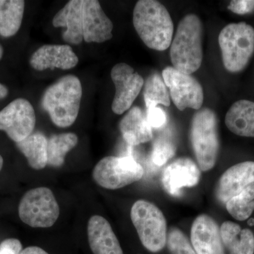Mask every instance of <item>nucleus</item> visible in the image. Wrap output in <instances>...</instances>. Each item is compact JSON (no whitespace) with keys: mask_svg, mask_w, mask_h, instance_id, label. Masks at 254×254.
Segmentation results:
<instances>
[{"mask_svg":"<svg viewBox=\"0 0 254 254\" xmlns=\"http://www.w3.org/2000/svg\"><path fill=\"white\" fill-rule=\"evenodd\" d=\"M133 23L145 46L164 51L171 46L174 23L163 4L155 0H139L133 9Z\"/></svg>","mask_w":254,"mask_h":254,"instance_id":"nucleus-1","label":"nucleus"},{"mask_svg":"<svg viewBox=\"0 0 254 254\" xmlns=\"http://www.w3.org/2000/svg\"><path fill=\"white\" fill-rule=\"evenodd\" d=\"M203 23L198 16L189 14L177 26L170 47L173 67L187 74L198 71L203 62Z\"/></svg>","mask_w":254,"mask_h":254,"instance_id":"nucleus-2","label":"nucleus"},{"mask_svg":"<svg viewBox=\"0 0 254 254\" xmlns=\"http://www.w3.org/2000/svg\"><path fill=\"white\" fill-rule=\"evenodd\" d=\"M82 94L78 78L66 75L47 88L42 97V107L56 126L68 127L77 119Z\"/></svg>","mask_w":254,"mask_h":254,"instance_id":"nucleus-3","label":"nucleus"},{"mask_svg":"<svg viewBox=\"0 0 254 254\" xmlns=\"http://www.w3.org/2000/svg\"><path fill=\"white\" fill-rule=\"evenodd\" d=\"M190 140L200 170L207 172L213 169L220 150L218 120L213 110L205 108L194 114L190 124Z\"/></svg>","mask_w":254,"mask_h":254,"instance_id":"nucleus-4","label":"nucleus"},{"mask_svg":"<svg viewBox=\"0 0 254 254\" xmlns=\"http://www.w3.org/2000/svg\"><path fill=\"white\" fill-rule=\"evenodd\" d=\"M218 43L225 69L240 72L254 53V28L245 22L230 23L220 32Z\"/></svg>","mask_w":254,"mask_h":254,"instance_id":"nucleus-5","label":"nucleus"},{"mask_svg":"<svg viewBox=\"0 0 254 254\" xmlns=\"http://www.w3.org/2000/svg\"><path fill=\"white\" fill-rule=\"evenodd\" d=\"M131 221L143 247L158 253L166 246L167 222L163 212L148 200H138L131 209Z\"/></svg>","mask_w":254,"mask_h":254,"instance_id":"nucleus-6","label":"nucleus"},{"mask_svg":"<svg viewBox=\"0 0 254 254\" xmlns=\"http://www.w3.org/2000/svg\"><path fill=\"white\" fill-rule=\"evenodd\" d=\"M60 206L53 191L46 187L28 190L18 206L21 221L34 228H48L59 218Z\"/></svg>","mask_w":254,"mask_h":254,"instance_id":"nucleus-7","label":"nucleus"},{"mask_svg":"<svg viewBox=\"0 0 254 254\" xmlns=\"http://www.w3.org/2000/svg\"><path fill=\"white\" fill-rule=\"evenodd\" d=\"M143 174V167L131 155L108 156L95 165L93 177L100 187L115 190L139 181Z\"/></svg>","mask_w":254,"mask_h":254,"instance_id":"nucleus-8","label":"nucleus"},{"mask_svg":"<svg viewBox=\"0 0 254 254\" xmlns=\"http://www.w3.org/2000/svg\"><path fill=\"white\" fill-rule=\"evenodd\" d=\"M163 78L174 104L179 110H200L204 98L203 87L193 76L173 66H168L163 69Z\"/></svg>","mask_w":254,"mask_h":254,"instance_id":"nucleus-9","label":"nucleus"},{"mask_svg":"<svg viewBox=\"0 0 254 254\" xmlns=\"http://www.w3.org/2000/svg\"><path fill=\"white\" fill-rule=\"evenodd\" d=\"M36 123L34 108L24 98L13 100L0 111V130L16 143L33 133Z\"/></svg>","mask_w":254,"mask_h":254,"instance_id":"nucleus-10","label":"nucleus"},{"mask_svg":"<svg viewBox=\"0 0 254 254\" xmlns=\"http://www.w3.org/2000/svg\"><path fill=\"white\" fill-rule=\"evenodd\" d=\"M111 78L115 84V97L112 110L116 115H123L130 109L144 85V80L126 63H120L112 68Z\"/></svg>","mask_w":254,"mask_h":254,"instance_id":"nucleus-11","label":"nucleus"},{"mask_svg":"<svg viewBox=\"0 0 254 254\" xmlns=\"http://www.w3.org/2000/svg\"><path fill=\"white\" fill-rule=\"evenodd\" d=\"M200 179V169L188 158H180L163 170L162 185L165 191L173 196H180L184 187L196 186Z\"/></svg>","mask_w":254,"mask_h":254,"instance_id":"nucleus-12","label":"nucleus"},{"mask_svg":"<svg viewBox=\"0 0 254 254\" xmlns=\"http://www.w3.org/2000/svg\"><path fill=\"white\" fill-rule=\"evenodd\" d=\"M82 24L86 43H104L113 38V23L97 0H83Z\"/></svg>","mask_w":254,"mask_h":254,"instance_id":"nucleus-13","label":"nucleus"},{"mask_svg":"<svg viewBox=\"0 0 254 254\" xmlns=\"http://www.w3.org/2000/svg\"><path fill=\"white\" fill-rule=\"evenodd\" d=\"M190 240L196 254H225L220 227L206 214L195 219L190 229Z\"/></svg>","mask_w":254,"mask_h":254,"instance_id":"nucleus-14","label":"nucleus"},{"mask_svg":"<svg viewBox=\"0 0 254 254\" xmlns=\"http://www.w3.org/2000/svg\"><path fill=\"white\" fill-rule=\"evenodd\" d=\"M254 182V162L246 161L230 167L215 187V197L222 204Z\"/></svg>","mask_w":254,"mask_h":254,"instance_id":"nucleus-15","label":"nucleus"},{"mask_svg":"<svg viewBox=\"0 0 254 254\" xmlns=\"http://www.w3.org/2000/svg\"><path fill=\"white\" fill-rule=\"evenodd\" d=\"M78 63L77 55L68 45H45L32 55L30 64L37 71L50 68L68 70Z\"/></svg>","mask_w":254,"mask_h":254,"instance_id":"nucleus-16","label":"nucleus"},{"mask_svg":"<svg viewBox=\"0 0 254 254\" xmlns=\"http://www.w3.org/2000/svg\"><path fill=\"white\" fill-rule=\"evenodd\" d=\"M88 238L93 254H124L109 222L100 215L88 220Z\"/></svg>","mask_w":254,"mask_h":254,"instance_id":"nucleus-17","label":"nucleus"},{"mask_svg":"<svg viewBox=\"0 0 254 254\" xmlns=\"http://www.w3.org/2000/svg\"><path fill=\"white\" fill-rule=\"evenodd\" d=\"M83 0L68 1L63 9L55 15L53 24L55 28H66L63 33L64 41L78 45L83 41L82 8Z\"/></svg>","mask_w":254,"mask_h":254,"instance_id":"nucleus-18","label":"nucleus"},{"mask_svg":"<svg viewBox=\"0 0 254 254\" xmlns=\"http://www.w3.org/2000/svg\"><path fill=\"white\" fill-rule=\"evenodd\" d=\"M119 127L124 139L128 145L142 144L153 138V131L146 115L139 107L134 106L128 110L120 121Z\"/></svg>","mask_w":254,"mask_h":254,"instance_id":"nucleus-19","label":"nucleus"},{"mask_svg":"<svg viewBox=\"0 0 254 254\" xmlns=\"http://www.w3.org/2000/svg\"><path fill=\"white\" fill-rule=\"evenodd\" d=\"M225 121L227 128L237 136L254 138V102H235L227 111Z\"/></svg>","mask_w":254,"mask_h":254,"instance_id":"nucleus-20","label":"nucleus"},{"mask_svg":"<svg viewBox=\"0 0 254 254\" xmlns=\"http://www.w3.org/2000/svg\"><path fill=\"white\" fill-rule=\"evenodd\" d=\"M220 229L222 243L230 254H254V234L250 229L232 221L224 222Z\"/></svg>","mask_w":254,"mask_h":254,"instance_id":"nucleus-21","label":"nucleus"},{"mask_svg":"<svg viewBox=\"0 0 254 254\" xmlns=\"http://www.w3.org/2000/svg\"><path fill=\"white\" fill-rule=\"evenodd\" d=\"M16 145L32 168L40 170L48 165V138L43 133H33Z\"/></svg>","mask_w":254,"mask_h":254,"instance_id":"nucleus-22","label":"nucleus"},{"mask_svg":"<svg viewBox=\"0 0 254 254\" xmlns=\"http://www.w3.org/2000/svg\"><path fill=\"white\" fill-rule=\"evenodd\" d=\"M25 1L23 0H0V36H15L21 28Z\"/></svg>","mask_w":254,"mask_h":254,"instance_id":"nucleus-23","label":"nucleus"},{"mask_svg":"<svg viewBox=\"0 0 254 254\" xmlns=\"http://www.w3.org/2000/svg\"><path fill=\"white\" fill-rule=\"evenodd\" d=\"M78 141V136L73 133L53 135L48 139V165L55 168L63 165L66 155Z\"/></svg>","mask_w":254,"mask_h":254,"instance_id":"nucleus-24","label":"nucleus"},{"mask_svg":"<svg viewBox=\"0 0 254 254\" xmlns=\"http://www.w3.org/2000/svg\"><path fill=\"white\" fill-rule=\"evenodd\" d=\"M170 95L163 76L158 73H152L144 81L143 98L146 110L156 108L158 105L169 107Z\"/></svg>","mask_w":254,"mask_h":254,"instance_id":"nucleus-25","label":"nucleus"},{"mask_svg":"<svg viewBox=\"0 0 254 254\" xmlns=\"http://www.w3.org/2000/svg\"><path fill=\"white\" fill-rule=\"evenodd\" d=\"M227 212L239 221L250 218L254 211V182L225 203Z\"/></svg>","mask_w":254,"mask_h":254,"instance_id":"nucleus-26","label":"nucleus"},{"mask_svg":"<svg viewBox=\"0 0 254 254\" xmlns=\"http://www.w3.org/2000/svg\"><path fill=\"white\" fill-rule=\"evenodd\" d=\"M170 254H196L186 235L177 227H171L167 237Z\"/></svg>","mask_w":254,"mask_h":254,"instance_id":"nucleus-27","label":"nucleus"},{"mask_svg":"<svg viewBox=\"0 0 254 254\" xmlns=\"http://www.w3.org/2000/svg\"><path fill=\"white\" fill-rule=\"evenodd\" d=\"M176 153V148L171 141L168 139L157 140L152 150L151 160L155 165L163 166L173 158Z\"/></svg>","mask_w":254,"mask_h":254,"instance_id":"nucleus-28","label":"nucleus"},{"mask_svg":"<svg viewBox=\"0 0 254 254\" xmlns=\"http://www.w3.org/2000/svg\"><path fill=\"white\" fill-rule=\"evenodd\" d=\"M145 115H146L148 123L152 128H162L167 123L166 113L159 107L146 110Z\"/></svg>","mask_w":254,"mask_h":254,"instance_id":"nucleus-29","label":"nucleus"},{"mask_svg":"<svg viewBox=\"0 0 254 254\" xmlns=\"http://www.w3.org/2000/svg\"><path fill=\"white\" fill-rule=\"evenodd\" d=\"M228 9L235 14L244 15L250 14L254 11V1L237 0L230 1Z\"/></svg>","mask_w":254,"mask_h":254,"instance_id":"nucleus-30","label":"nucleus"},{"mask_svg":"<svg viewBox=\"0 0 254 254\" xmlns=\"http://www.w3.org/2000/svg\"><path fill=\"white\" fill-rule=\"evenodd\" d=\"M22 245L17 239H7L0 244V254H21Z\"/></svg>","mask_w":254,"mask_h":254,"instance_id":"nucleus-31","label":"nucleus"},{"mask_svg":"<svg viewBox=\"0 0 254 254\" xmlns=\"http://www.w3.org/2000/svg\"><path fill=\"white\" fill-rule=\"evenodd\" d=\"M21 254H49L43 249L38 247H28L23 250Z\"/></svg>","mask_w":254,"mask_h":254,"instance_id":"nucleus-32","label":"nucleus"},{"mask_svg":"<svg viewBox=\"0 0 254 254\" xmlns=\"http://www.w3.org/2000/svg\"><path fill=\"white\" fill-rule=\"evenodd\" d=\"M9 94V90L4 85L0 83V100L4 99Z\"/></svg>","mask_w":254,"mask_h":254,"instance_id":"nucleus-33","label":"nucleus"},{"mask_svg":"<svg viewBox=\"0 0 254 254\" xmlns=\"http://www.w3.org/2000/svg\"><path fill=\"white\" fill-rule=\"evenodd\" d=\"M3 55H4V49H3V47L0 44V60L2 58Z\"/></svg>","mask_w":254,"mask_h":254,"instance_id":"nucleus-34","label":"nucleus"},{"mask_svg":"<svg viewBox=\"0 0 254 254\" xmlns=\"http://www.w3.org/2000/svg\"><path fill=\"white\" fill-rule=\"evenodd\" d=\"M3 164H4V160H3L2 157L0 155V171H1V169H2Z\"/></svg>","mask_w":254,"mask_h":254,"instance_id":"nucleus-35","label":"nucleus"},{"mask_svg":"<svg viewBox=\"0 0 254 254\" xmlns=\"http://www.w3.org/2000/svg\"><path fill=\"white\" fill-rule=\"evenodd\" d=\"M248 223H249V225H250V226H254V218L250 219V220H249Z\"/></svg>","mask_w":254,"mask_h":254,"instance_id":"nucleus-36","label":"nucleus"}]
</instances>
